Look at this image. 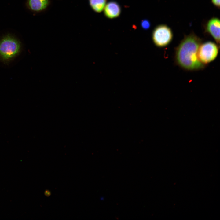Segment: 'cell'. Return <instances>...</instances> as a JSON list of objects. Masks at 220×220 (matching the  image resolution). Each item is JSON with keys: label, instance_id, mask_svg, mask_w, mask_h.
Segmentation results:
<instances>
[{"label": "cell", "instance_id": "obj_1", "mask_svg": "<svg viewBox=\"0 0 220 220\" xmlns=\"http://www.w3.org/2000/svg\"><path fill=\"white\" fill-rule=\"evenodd\" d=\"M202 40L193 32L184 36L175 47L174 61L184 70L195 71L202 70L206 65L202 63L197 56L198 48Z\"/></svg>", "mask_w": 220, "mask_h": 220}, {"label": "cell", "instance_id": "obj_2", "mask_svg": "<svg viewBox=\"0 0 220 220\" xmlns=\"http://www.w3.org/2000/svg\"><path fill=\"white\" fill-rule=\"evenodd\" d=\"M21 48L19 42L14 37L6 35L0 41V59L9 61L19 53Z\"/></svg>", "mask_w": 220, "mask_h": 220}, {"label": "cell", "instance_id": "obj_3", "mask_svg": "<svg viewBox=\"0 0 220 220\" xmlns=\"http://www.w3.org/2000/svg\"><path fill=\"white\" fill-rule=\"evenodd\" d=\"M220 46L211 41L202 42L198 48L197 56L199 60L203 64L207 66L213 61L217 57Z\"/></svg>", "mask_w": 220, "mask_h": 220}, {"label": "cell", "instance_id": "obj_4", "mask_svg": "<svg viewBox=\"0 0 220 220\" xmlns=\"http://www.w3.org/2000/svg\"><path fill=\"white\" fill-rule=\"evenodd\" d=\"M152 38L155 45L159 48L168 46L173 38V33L171 29L166 24L157 26L153 29Z\"/></svg>", "mask_w": 220, "mask_h": 220}, {"label": "cell", "instance_id": "obj_5", "mask_svg": "<svg viewBox=\"0 0 220 220\" xmlns=\"http://www.w3.org/2000/svg\"><path fill=\"white\" fill-rule=\"evenodd\" d=\"M220 20L217 17H213L208 20L204 27L205 33L212 37L216 43L219 45L220 44Z\"/></svg>", "mask_w": 220, "mask_h": 220}, {"label": "cell", "instance_id": "obj_6", "mask_svg": "<svg viewBox=\"0 0 220 220\" xmlns=\"http://www.w3.org/2000/svg\"><path fill=\"white\" fill-rule=\"evenodd\" d=\"M103 10L105 16L109 19L118 17L121 12L120 6L115 1H111L106 3Z\"/></svg>", "mask_w": 220, "mask_h": 220}, {"label": "cell", "instance_id": "obj_7", "mask_svg": "<svg viewBox=\"0 0 220 220\" xmlns=\"http://www.w3.org/2000/svg\"><path fill=\"white\" fill-rule=\"evenodd\" d=\"M49 3V0H28V4L30 9L37 12L46 9Z\"/></svg>", "mask_w": 220, "mask_h": 220}, {"label": "cell", "instance_id": "obj_8", "mask_svg": "<svg viewBox=\"0 0 220 220\" xmlns=\"http://www.w3.org/2000/svg\"><path fill=\"white\" fill-rule=\"evenodd\" d=\"M107 0H89L90 5L95 12L101 13L106 4Z\"/></svg>", "mask_w": 220, "mask_h": 220}, {"label": "cell", "instance_id": "obj_9", "mask_svg": "<svg viewBox=\"0 0 220 220\" xmlns=\"http://www.w3.org/2000/svg\"><path fill=\"white\" fill-rule=\"evenodd\" d=\"M151 24L149 20L147 19L143 20L141 22L142 28L144 29H148L150 27Z\"/></svg>", "mask_w": 220, "mask_h": 220}, {"label": "cell", "instance_id": "obj_10", "mask_svg": "<svg viewBox=\"0 0 220 220\" xmlns=\"http://www.w3.org/2000/svg\"><path fill=\"white\" fill-rule=\"evenodd\" d=\"M211 2L213 5L219 9L220 8V0H211Z\"/></svg>", "mask_w": 220, "mask_h": 220}, {"label": "cell", "instance_id": "obj_11", "mask_svg": "<svg viewBox=\"0 0 220 220\" xmlns=\"http://www.w3.org/2000/svg\"><path fill=\"white\" fill-rule=\"evenodd\" d=\"M44 195L47 197H49L51 195V192L48 190H46L44 192Z\"/></svg>", "mask_w": 220, "mask_h": 220}]
</instances>
